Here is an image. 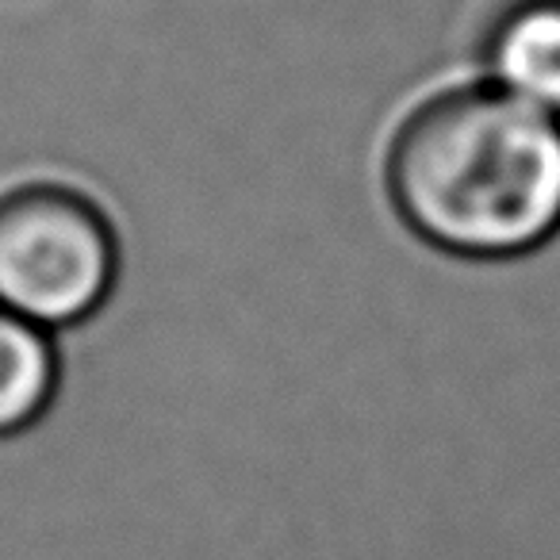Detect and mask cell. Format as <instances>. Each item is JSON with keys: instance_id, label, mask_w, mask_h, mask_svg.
Here are the masks:
<instances>
[{"instance_id": "6da1fadb", "label": "cell", "mask_w": 560, "mask_h": 560, "mask_svg": "<svg viewBox=\"0 0 560 560\" xmlns=\"http://www.w3.org/2000/svg\"><path fill=\"white\" fill-rule=\"evenodd\" d=\"M376 173L399 231L445 261L518 265L560 238V119L472 73L399 112Z\"/></svg>"}, {"instance_id": "7a4b0ae2", "label": "cell", "mask_w": 560, "mask_h": 560, "mask_svg": "<svg viewBox=\"0 0 560 560\" xmlns=\"http://www.w3.org/2000/svg\"><path fill=\"white\" fill-rule=\"evenodd\" d=\"M124 231L108 200L70 177L0 188V307L66 338L93 327L124 284Z\"/></svg>"}, {"instance_id": "3957f363", "label": "cell", "mask_w": 560, "mask_h": 560, "mask_svg": "<svg viewBox=\"0 0 560 560\" xmlns=\"http://www.w3.org/2000/svg\"><path fill=\"white\" fill-rule=\"evenodd\" d=\"M472 78L560 119V0H506L483 20Z\"/></svg>"}, {"instance_id": "277c9868", "label": "cell", "mask_w": 560, "mask_h": 560, "mask_svg": "<svg viewBox=\"0 0 560 560\" xmlns=\"http://www.w3.org/2000/svg\"><path fill=\"white\" fill-rule=\"evenodd\" d=\"M66 392V342L0 307V445L50 419Z\"/></svg>"}]
</instances>
